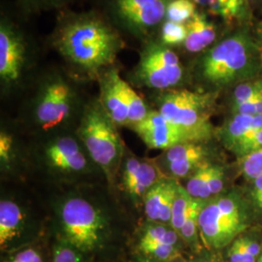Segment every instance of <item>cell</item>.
Wrapping results in <instances>:
<instances>
[{"mask_svg": "<svg viewBox=\"0 0 262 262\" xmlns=\"http://www.w3.org/2000/svg\"><path fill=\"white\" fill-rule=\"evenodd\" d=\"M224 188V170L220 166L204 163L190 176L186 189L192 198L204 201L219 194Z\"/></svg>", "mask_w": 262, "mask_h": 262, "instance_id": "obj_17", "label": "cell"}, {"mask_svg": "<svg viewBox=\"0 0 262 262\" xmlns=\"http://www.w3.org/2000/svg\"><path fill=\"white\" fill-rule=\"evenodd\" d=\"M192 199L193 198L188 194L186 187H183L181 185H179L178 193L172 207L171 222H170V226L175 231H177L178 234L185 223L186 215H187L188 208L192 202Z\"/></svg>", "mask_w": 262, "mask_h": 262, "instance_id": "obj_25", "label": "cell"}, {"mask_svg": "<svg viewBox=\"0 0 262 262\" xmlns=\"http://www.w3.org/2000/svg\"><path fill=\"white\" fill-rule=\"evenodd\" d=\"M259 256H260V257H262V251H261V253H260V255H259Z\"/></svg>", "mask_w": 262, "mask_h": 262, "instance_id": "obj_41", "label": "cell"}, {"mask_svg": "<svg viewBox=\"0 0 262 262\" xmlns=\"http://www.w3.org/2000/svg\"><path fill=\"white\" fill-rule=\"evenodd\" d=\"M150 150H167L187 142L183 132L159 111H150L142 122L130 126Z\"/></svg>", "mask_w": 262, "mask_h": 262, "instance_id": "obj_11", "label": "cell"}, {"mask_svg": "<svg viewBox=\"0 0 262 262\" xmlns=\"http://www.w3.org/2000/svg\"><path fill=\"white\" fill-rule=\"evenodd\" d=\"M136 77L149 88L167 90L181 82L183 67L178 56L167 46L150 43L141 53Z\"/></svg>", "mask_w": 262, "mask_h": 262, "instance_id": "obj_7", "label": "cell"}, {"mask_svg": "<svg viewBox=\"0 0 262 262\" xmlns=\"http://www.w3.org/2000/svg\"><path fill=\"white\" fill-rule=\"evenodd\" d=\"M206 152L196 142H182L165 152V163L172 176L185 178L203 165Z\"/></svg>", "mask_w": 262, "mask_h": 262, "instance_id": "obj_16", "label": "cell"}, {"mask_svg": "<svg viewBox=\"0 0 262 262\" xmlns=\"http://www.w3.org/2000/svg\"><path fill=\"white\" fill-rule=\"evenodd\" d=\"M252 197L254 201V204L262 211V175L254 179Z\"/></svg>", "mask_w": 262, "mask_h": 262, "instance_id": "obj_35", "label": "cell"}, {"mask_svg": "<svg viewBox=\"0 0 262 262\" xmlns=\"http://www.w3.org/2000/svg\"><path fill=\"white\" fill-rule=\"evenodd\" d=\"M26 61V44L19 32L2 21L0 27V77L5 82L19 79Z\"/></svg>", "mask_w": 262, "mask_h": 262, "instance_id": "obj_12", "label": "cell"}, {"mask_svg": "<svg viewBox=\"0 0 262 262\" xmlns=\"http://www.w3.org/2000/svg\"><path fill=\"white\" fill-rule=\"evenodd\" d=\"M122 91L128 111V125L132 126L142 122L148 116L150 110H148L147 105L141 98L140 95L124 80L122 82Z\"/></svg>", "mask_w": 262, "mask_h": 262, "instance_id": "obj_23", "label": "cell"}, {"mask_svg": "<svg viewBox=\"0 0 262 262\" xmlns=\"http://www.w3.org/2000/svg\"><path fill=\"white\" fill-rule=\"evenodd\" d=\"M60 237L85 254L101 248L106 238L107 225L101 213L83 198L66 200L60 210Z\"/></svg>", "mask_w": 262, "mask_h": 262, "instance_id": "obj_3", "label": "cell"}, {"mask_svg": "<svg viewBox=\"0 0 262 262\" xmlns=\"http://www.w3.org/2000/svg\"><path fill=\"white\" fill-rule=\"evenodd\" d=\"M256 262H262V257L259 256V257H258V259H257V261Z\"/></svg>", "mask_w": 262, "mask_h": 262, "instance_id": "obj_39", "label": "cell"}, {"mask_svg": "<svg viewBox=\"0 0 262 262\" xmlns=\"http://www.w3.org/2000/svg\"><path fill=\"white\" fill-rule=\"evenodd\" d=\"M118 70L111 69L102 77L99 104L116 125H128V111Z\"/></svg>", "mask_w": 262, "mask_h": 262, "instance_id": "obj_15", "label": "cell"}, {"mask_svg": "<svg viewBox=\"0 0 262 262\" xmlns=\"http://www.w3.org/2000/svg\"><path fill=\"white\" fill-rule=\"evenodd\" d=\"M262 128V115L251 116L245 114H236L225 125L223 131V139L232 150L235 145L245 136L253 131Z\"/></svg>", "mask_w": 262, "mask_h": 262, "instance_id": "obj_21", "label": "cell"}, {"mask_svg": "<svg viewBox=\"0 0 262 262\" xmlns=\"http://www.w3.org/2000/svg\"><path fill=\"white\" fill-rule=\"evenodd\" d=\"M242 171L246 177L254 179L262 175V149L252 151L242 159Z\"/></svg>", "mask_w": 262, "mask_h": 262, "instance_id": "obj_30", "label": "cell"}, {"mask_svg": "<svg viewBox=\"0 0 262 262\" xmlns=\"http://www.w3.org/2000/svg\"><path fill=\"white\" fill-rule=\"evenodd\" d=\"M86 255L59 236L53 246L52 262H90Z\"/></svg>", "mask_w": 262, "mask_h": 262, "instance_id": "obj_26", "label": "cell"}, {"mask_svg": "<svg viewBox=\"0 0 262 262\" xmlns=\"http://www.w3.org/2000/svg\"><path fill=\"white\" fill-rule=\"evenodd\" d=\"M214 103V94L170 91L160 96L159 111L180 128L187 142H198L206 140L212 133L210 117Z\"/></svg>", "mask_w": 262, "mask_h": 262, "instance_id": "obj_2", "label": "cell"}, {"mask_svg": "<svg viewBox=\"0 0 262 262\" xmlns=\"http://www.w3.org/2000/svg\"><path fill=\"white\" fill-rule=\"evenodd\" d=\"M187 36L185 47L190 53H199L215 41V26L209 21L206 16L196 13L187 25Z\"/></svg>", "mask_w": 262, "mask_h": 262, "instance_id": "obj_20", "label": "cell"}, {"mask_svg": "<svg viewBox=\"0 0 262 262\" xmlns=\"http://www.w3.org/2000/svg\"><path fill=\"white\" fill-rule=\"evenodd\" d=\"M179 184L167 177L160 180L144 197L145 214L149 222L170 225L172 207L178 193Z\"/></svg>", "mask_w": 262, "mask_h": 262, "instance_id": "obj_14", "label": "cell"}, {"mask_svg": "<svg viewBox=\"0 0 262 262\" xmlns=\"http://www.w3.org/2000/svg\"><path fill=\"white\" fill-rule=\"evenodd\" d=\"M187 27L185 24H178L166 20L161 29V40L165 46H175L186 41Z\"/></svg>", "mask_w": 262, "mask_h": 262, "instance_id": "obj_28", "label": "cell"}, {"mask_svg": "<svg viewBox=\"0 0 262 262\" xmlns=\"http://www.w3.org/2000/svg\"><path fill=\"white\" fill-rule=\"evenodd\" d=\"M24 227V215L19 205L12 200L0 202V246L4 251L19 238Z\"/></svg>", "mask_w": 262, "mask_h": 262, "instance_id": "obj_19", "label": "cell"}, {"mask_svg": "<svg viewBox=\"0 0 262 262\" xmlns=\"http://www.w3.org/2000/svg\"><path fill=\"white\" fill-rule=\"evenodd\" d=\"M2 262H45L36 249L28 247L10 254Z\"/></svg>", "mask_w": 262, "mask_h": 262, "instance_id": "obj_31", "label": "cell"}, {"mask_svg": "<svg viewBox=\"0 0 262 262\" xmlns=\"http://www.w3.org/2000/svg\"><path fill=\"white\" fill-rule=\"evenodd\" d=\"M262 96V81L239 84L234 91V108Z\"/></svg>", "mask_w": 262, "mask_h": 262, "instance_id": "obj_29", "label": "cell"}, {"mask_svg": "<svg viewBox=\"0 0 262 262\" xmlns=\"http://www.w3.org/2000/svg\"><path fill=\"white\" fill-rule=\"evenodd\" d=\"M200 6L206 7L208 11L225 19L236 17L242 7V0H193Z\"/></svg>", "mask_w": 262, "mask_h": 262, "instance_id": "obj_24", "label": "cell"}, {"mask_svg": "<svg viewBox=\"0 0 262 262\" xmlns=\"http://www.w3.org/2000/svg\"><path fill=\"white\" fill-rule=\"evenodd\" d=\"M170 0H113L115 17L134 34H146L166 18Z\"/></svg>", "mask_w": 262, "mask_h": 262, "instance_id": "obj_8", "label": "cell"}, {"mask_svg": "<svg viewBox=\"0 0 262 262\" xmlns=\"http://www.w3.org/2000/svg\"><path fill=\"white\" fill-rule=\"evenodd\" d=\"M198 225L201 240L209 250L228 247L247 227L242 209L232 197H220L205 203Z\"/></svg>", "mask_w": 262, "mask_h": 262, "instance_id": "obj_4", "label": "cell"}, {"mask_svg": "<svg viewBox=\"0 0 262 262\" xmlns=\"http://www.w3.org/2000/svg\"><path fill=\"white\" fill-rule=\"evenodd\" d=\"M253 51L242 35L227 38L212 48L202 59L204 79L216 85L232 83L246 75L253 63Z\"/></svg>", "mask_w": 262, "mask_h": 262, "instance_id": "obj_6", "label": "cell"}, {"mask_svg": "<svg viewBox=\"0 0 262 262\" xmlns=\"http://www.w3.org/2000/svg\"><path fill=\"white\" fill-rule=\"evenodd\" d=\"M260 34H261V38H262V28H261V29H260Z\"/></svg>", "mask_w": 262, "mask_h": 262, "instance_id": "obj_40", "label": "cell"}, {"mask_svg": "<svg viewBox=\"0 0 262 262\" xmlns=\"http://www.w3.org/2000/svg\"><path fill=\"white\" fill-rule=\"evenodd\" d=\"M55 46L71 64L95 74L112 66L123 42L104 19L84 14L63 21L56 31Z\"/></svg>", "mask_w": 262, "mask_h": 262, "instance_id": "obj_1", "label": "cell"}, {"mask_svg": "<svg viewBox=\"0 0 262 262\" xmlns=\"http://www.w3.org/2000/svg\"><path fill=\"white\" fill-rule=\"evenodd\" d=\"M196 14L193 0H171L169 2L166 19L178 24H185Z\"/></svg>", "mask_w": 262, "mask_h": 262, "instance_id": "obj_27", "label": "cell"}, {"mask_svg": "<svg viewBox=\"0 0 262 262\" xmlns=\"http://www.w3.org/2000/svg\"><path fill=\"white\" fill-rule=\"evenodd\" d=\"M12 137L6 133H1L0 135V157L2 160L7 161L9 159L10 151L12 149Z\"/></svg>", "mask_w": 262, "mask_h": 262, "instance_id": "obj_34", "label": "cell"}, {"mask_svg": "<svg viewBox=\"0 0 262 262\" xmlns=\"http://www.w3.org/2000/svg\"><path fill=\"white\" fill-rule=\"evenodd\" d=\"M136 262H163V261H159V260H156V259H151V258H148V257H145V256H142V255H139V257H138V259H137V261Z\"/></svg>", "mask_w": 262, "mask_h": 262, "instance_id": "obj_37", "label": "cell"}, {"mask_svg": "<svg viewBox=\"0 0 262 262\" xmlns=\"http://www.w3.org/2000/svg\"><path fill=\"white\" fill-rule=\"evenodd\" d=\"M116 124L100 104L89 107L78 130L92 159L105 171L112 170L122 155V142Z\"/></svg>", "mask_w": 262, "mask_h": 262, "instance_id": "obj_5", "label": "cell"}, {"mask_svg": "<svg viewBox=\"0 0 262 262\" xmlns=\"http://www.w3.org/2000/svg\"><path fill=\"white\" fill-rule=\"evenodd\" d=\"M204 201L192 199V202L188 208L185 223L182 226L179 235L181 239L194 252L199 250V225L198 220L201 209L204 205Z\"/></svg>", "mask_w": 262, "mask_h": 262, "instance_id": "obj_22", "label": "cell"}, {"mask_svg": "<svg viewBox=\"0 0 262 262\" xmlns=\"http://www.w3.org/2000/svg\"><path fill=\"white\" fill-rule=\"evenodd\" d=\"M50 164L62 171H81L85 167L86 160L73 138L62 137L52 143L46 150Z\"/></svg>", "mask_w": 262, "mask_h": 262, "instance_id": "obj_18", "label": "cell"}, {"mask_svg": "<svg viewBox=\"0 0 262 262\" xmlns=\"http://www.w3.org/2000/svg\"><path fill=\"white\" fill-rule=\"evenodd\" d=\"M262 149V129L256 131L251 137L240 142L232 150L240 156H246L252 151Z\"/></svg>", "mask_w": 262, "mask_h": 262, "instance_id": "obj_32", "label": "cell"}, {"mask_svg": "<svg viewBox=\"0 0 262 262\" xmlns=\"http://www.w3.org/2000/svg\"><path fill=\"white\" fill-rule=\"evenodd\" d=\"M194 262H227L223 260V259H220L217 257H215L214 255H205V256H202L200 258H198L196 261Z\"/></svg>", "mask_w": 262, "mask_h": 262, "instance_id": "obj_36", "label": "cell"}, {"mask_svg": "<svg viewBox=\"0 0 262 262\" xmlns=\"http://www.w3.org/2000/svg\"><path fill=\"white\" fill-rule=\"evenodd\" d=\"M165 177L154 160L130 158L124 163L122 183L130 196L144 199L150 188Z\"/></svg>", "mask_w": 262, "mask_h": 262, "instance_id": "obj_13", "label": "cell"}, {"mask_svg": "<svg viewBox=\"0 0 262 262\" xmlns=\"http://www.w3.org/2000/svg\"><path fill=\"white\" fill-rule=\"evenodd\" d=\"M73 101V93L62 80L50 82L39 97L35 116L43 129H50L64 122L69 117Z\"/></svg>", "mask_w": 262, "mask_h": 262, "instance_id": "obj_10", "label": "cell"}, {"mask_svg": "<svg viewBox=\"0 0 262 262\" xmlns=\"http://www.w3.org/2000/svg\"><path fill=\"white\" fill-rule=\"evenodd\" d=\"M235 110L236 114H245L251 116L262 115V96L236 107Z\"/></svg>", "mask_w": 262, "mask_h": 262, "instance_id": "obj_33", "label": "cell"}, {"mask_svg": "<svg viewBox=\"0 0 262 262\" xmlns=\"http://www.w3.org/2000/svg\"><path fill=\"white\" fill-rule=\"evenodd\" d=\"M181 237L170 225L149 222L141 231L137 241L139 255L159 261L182 259Z\"/></svg>", "mask_w": 262, "mask_h": 262, "instance_id": "obj_9", "label": "cell"}, {"mask_svg": "<svg viewBox=\"0 0 262 262\" xmlns=\"http://www.w3.org/2000/svg\"><path fill=\"white\" fill-rule=\"evenodd\" d=\"M34 1H37L39 3H43V4H53V3H56L60 0H34Z\"/></svg>", "mask_w": 262, "mask_h": 262, "instance_id": "obj_38", "label": "cell"}]
</instances>
